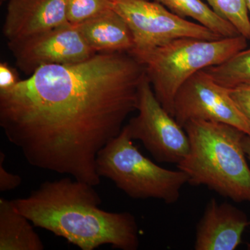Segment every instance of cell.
I'll use <instances>...</instances> for the list:
<instances>
[{
  "mask_svg": "<svg viewBox=\"0 0 250 250\" xmlns=\"http://www.w3.org/2000/svg\"><path fill=\"white\" fill-rule=\"evenodd\" d=\"M146 77L129 52L41 67L0 93V126L29 165L97 187V156L137 111Z\"/></svg>",
  "mask_w": 250,
  "mask_h": 250,
  "instance_id": "obj_1",
  "label": "cell"
},
{
  "mask_svg": "<svg viewBox=\"0 0 250 250\" xmlns=\"http://www.w3.org/2000/svg\"><path fill=\"white\" fill-rule=\"evenodd\" d=\"M94 186L64 177L47 181L29 195L12 200L14 207L36 228L62 237L82 250L111 245L121 250L139 248L134 215L101 209Z\"/></svg>",
  "mask_w": 250,
  "mask_h": 250,
  "instance_id": "obj_2",
  "label": "cell"
},
{
  "mask_svg": "<svg viewBox=\"0 0 250 250\" xmlns=\"http://www.w3.org/2000/svg\"><path fill=\"white\" fill-rule=\"evenodd\" d=\"M190 150L177 165L192 186H205L236 202H250V167L243 140L246 134L228 124L202 121L184 126Z\"/></svg>",
  "mask_w": 250,
  "mask_h": 250,
  "instance_id": "obj_3",
  "label": "cell"
},
{
  "mask_svg": "<svg viewBox=\"0 0 250 250\" xmlns=\"http://www.w3.org/2000/svg\"><path fill=\"white\" fill-rule=\"evenodd\" d=\"M248 41L243 36L217 40L182 38L132 55L144 66L159 103L173 116L174 98L184 83L200 70L220 65L246 49Z\"/></svg>",
  "mask_w": 250,
  "mask_h": 250,
  "instance_id": "obj_4",
  "label": "cell"
},
{
  "mask_svg": "<svg viewBox=\"0 0 250 250\" xmlns=\"http://www.w3.org/2000/svg\"><path fill=\"white\" fill-rule=\"evenodd\" d=\"M96 170L101 178L110 179L136 200L156 199L166 204L176 203L182 188L188 183L183 171L164 168L143 155L125 125L120 134L98 153Z\"/></svg>",
  "mask_w": 250,
  "mask_h": 250,
  "instance_id": "obj_5",
  "label": "cell"
},
{
  "mask_svg": "<svg viewBox=\"0 0 250 250\" xmlns=\"http://www.w3.org/2000/svg\"><path fill=\"white\" fill-rule=\"evenodd\" d=\"M111 8L127 24L134 54L147 52L182 38L217 40L221 36L197 22L174 14L164 5L149 0H111Z\"/></svg>",
  "mask_w": 250,
  "mask_h": 250,
  "instance_id": "obj_6",
  "label": "cell"
},
{
  "mask_svg": "<svg viewBox=\"0 0 250 250\" xmlns=\"http://www.w3.org/2000/svg\"><path fill=\"white\" fill-rule=\"evenodd\" d=\"M137 111L125 125L130 137L141 141L157 162L180 164L190 150L188 136L159 103L147 76L140 86Z\"/></svg>",
  "mask_w": 250,
  "mask_h": 250,
  "instance_id": "obj_7",
  "label": "cell"
},
{
  "mask_svg": "<svg viewBox=\"0 0 250 250\" xmlns=\"http://www.w3.org/2000/svg\"><path fill=\"white\" fill-rule=\"evenodd\" d=\"M173 117L182 126L188 122H215L231 125L250 136V123L238 107L229 89L220 85L205 70L179 88L174 101Z\"/></svg>",
  "mask_w": 250,
  "mask_h": 250,
  "instance_id": "obj_8",
  "label": "cell"
},
{
  "mask_svg": "<svg viewBox=\"0 0 250 250\" xmlns=\"http://www.w3.org/2000/svg\"><path fill=\"white\" fill-rule=\"evenodd\" d=\"M8 47L18 68L29 76L45 65L76 63L97 54L70 23L8 42Z\"/></svg>",
  "mask_w": 250,
  "mask_h": 250,
  "instance_id": "obj_9",
  "label": "cell"
},
{
  "mask_svg": "<svg viewBox=\"0 0 250 250\" xmlns=\"http://www.w3.org/2000/svg\"><path fill=\"white\" fill-rule=\"evenodd\" d=\"M67 0H9L3 31L8 42L68 23Z\"/></svg>",
  "mask_w": 250,
  "mask_h": 250,
  "instance_id": "obj_10",
  "label": "cell"
},
{
  "mask_svg": "<svg viewBox=\"0 0 250 250\" xmlns=\"http://www.w3.org/2000/svg\"><path fill=\"white\" fill-rule=\"evenodd\" d=\"M250 225L246 215L230 204L210 199L197 223L195 250H234Z\"/></svg>",
  "mask_w": 250,
  "mask_h": 250,
  "instance_id": "obj_11",
  "label": "cell"
},
{
  "mask_svg": "<svg viewBox=\"0 0 250 250\" xmlns=\"http://www.w3.org/2000/svg\"><path fill=\"white\" fill-rule=\"evenodd\" d=\"M76 27L86 43L96 53H129L134 48V41L127 24L112 9Z\"/></svg>",
  "mask_w": 250,
  "mask_h": 250,
  "instance_id": "obj_12",
  "label": "cell"
},
{
  "mask_svg": "<svg viewBox=\"0 0 250 250\" xmlns=\"http://www.w3.org/2000/svg\"><path fill=\"white\" fill-rule=\"evenodd\" d=\"M34 226L16 209L13 201L0 198V250H44Z\"/></svg>",
  "mask_w": 250,
  "mask_h": 250,
  "instance_id": "obj_13",
  "label": "cell"
},
{
  "mask_svg": "<svg viewBox=\"0 0 250 250\" xmlns=\"http://www.w3.org/2000/svg\"><path fill=\"white\" fill-rule=\"evenodd\" d=\"M164 5L174 14L195 20L199 24L223 38L240 35L236 28L215 14L208 5L202 0H154Z\"/></svg>",
  "mask_w": 250,
  "mask_h": 250,
  "instance_id": "obj_14",
  "label": "cell"
},
{
  "mask_svg": "<svg viewBox=\"0 0 250 250\" xmlns=\"http://www.w3.org/2000/svg\"><path fill=\"white\" fill-rule=\"evenodd\" d=\"M220 85L231 88L250 82V48L245 49L223 63L205 69Z\"/></svg>",
  "mask_w": 250,
  "mask_h": 250,
  "instance_id": "obj_15",
  "label": "cell"
},
{
  "mask_svg": "<svg viewBox=\"0 0 250 250\" xmlns=\"http://www.w3.org/2000/svg\"><path fill=\"white\" fill-rule=\"evenodd\" d=\"M210 9L250 40V16L246 0H206Z\"/></svg>",
  "mask_w": 250,
  "mask_h": 250,
  "instance_id": "obj_16",
  "label": "cell"
},
{
  "mask_svg": "<svg viewBox=\"0 0 250 250\" xmlns=\"http://www.w3.org/2000/svg\"><path fill=\"white\" fill-rule=\"evenodd\" d=\"M111 9V0H67V21L77 26Z\"/></svg>",
  "mask_w": 250,
  "mask_h": 250,
  "instance_id": "obj_17",
  "label": "cell"
},
{
  "mask_svg": "<svg viewBox=\"0 0 250 250\" xmlns=\"http://www.w3.org/2000/svg\"><path fill=\"white\" fill-rule=\"evenodd\" d=\"M229 89L231 98L250 123V82L242 83Z\"/></svg>",
  "mask_w": 250,
  "mask_h": 250,
  "instance_id": "obj_18",
  "label": "cell"
},
{
  "mask_svg": "<svg viewBox=\"0 0 250 250\" xmlns=\"http://www.w3.org/2000/svg\"><path fill=\"white\" fill-rule=\"evenodd\" d=\"M5 154L0 152V192L10 191L17 188L22 184V179L18 174L11 173L4 167Z\"/></svg>",
  "mask_w": 250,
  "mask_h": 250,
  "instance_id": "obj_19",
  "label": "cell"
},
{
  "mask_svg": "<svg viewBox=\"0 0 250 250\" xmlns=\"http://www.w3.org/2000/svg\"><path fill=\"white\" fill-rule=\"evenodd\" d=\"M21 80L18 72L7 62L0 63V93H6L12 90Z\"/></svg>",
  "mask_w": 250,
  "mask_h": 250,
  "instance_id": "obj_20",
  "label": "cell"
},
{
  "mask_svg": "<svg viewBox=\"0 0 250 250\" xmlns=\"http://www.w3.org/2000/svg\"><path fill=\"white\" fill-rule=\"evenodd\" d=\"M243 148L246 152L247 159L250 163V136L246 135L243 140Z\"/></svg>",
  "mask_w": 250,
  "mask_h": 250,
  "instance_id": "obj_21",
  "label": "cell"
},
{
  "mask_svg": "<svg viewBox=\"0 0 250 250\" xmlns=\"http://www.w3.org/2000/svg\"><path fill=\"white\" fill-rule=\"evenodd\" d=\"M247 6H248V11H249L250 16V0H246Z\"/></svg>",
  "mask_w": 250,
  "mask_h": 250,
  "instance_id": "obj_22",
  "label": "cell"
},
{
  "mask_svg": "<svg viewBox=\"0 0 250 250\" xmlns=\"http://www.w3.org/2000/svg\"><path fill=\"white\" fill-rule=\"evenodd\" d=\"M1 1H5V0H1Z\"/></svg>",
  "mask_w": 250,
  "mask_h": 250,
  "instance_id": "obj_23",
  "label": "cell"
}]
</instances>
